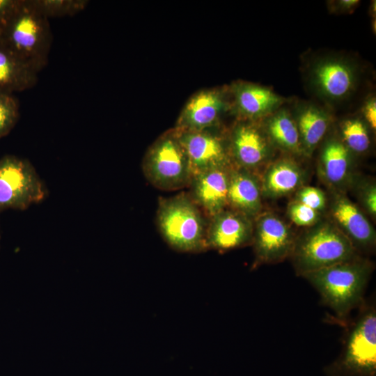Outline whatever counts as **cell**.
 <instances>
[{
    "instance_id": "obj_1",
    "label": "cell",
    "mask_w": 376,
    "mask_h": 376,
    "mask_svg": "<svg viewBox=\"0 0 376 376\" xmlns=\"http://www.w3.org/2000/svg\"><path fill=\"white\" fill-rule=\"evenodd\" d=\"M373 270V263L359 256L301 277L318 292L322 303L332 311L336 322L344 326L351 313L364 302Z\"/></svg>"
},
{
    "instance_id": "obj_2",
    "label": "cell",
    "mask_w": 376,
    "mask_h": 376,
    "mask_svg": "<svg viewBox=\"0 0 376 376\" xmlns=\"http://www.w3.org/2000/svg\"><path fill=\"white\" fill-rule=\"evenodd\" d=\"M339 356L323 370L327 376L376 375V305L364 302L345 324Z\"/></svg>"
},
{
    "instance_id": "obj_3",
    "label": "cell",
    "mask_w": 376,
    "mask_h": 376,
    "mask_svg": "<svg viewBox=\"0 0 376 376\" xmlns=\"http://www.w3.org/2000/svg\"><path fill=\"white\" fill-rule=\"evenodd\" d=\"M359 256L349 239L329 219H322L297 235L289 258L296 274L302 276Z\"/></svg>"
},
{
    "instance_id": "obj_4",
    "label": "cell",
    "mask_w": 376,
    "mask_h": 376,
    "mask_svg": "<svg viewBox=\"0 0 376 376\" xmlns=\"http://www.w3.org/2000/svg\"><path fill=\"white\" fill-rule=\"evenodd\" d=\"M49 19L31 3L22 4L0 31V42L39 72L48 63L52 43Z\"/></svg>"
},
{
    "instance_id": "obj_5",
    "label": "cell",
    "mask_w": 376,
    "mask_h": 376,
    "mask_svg": "<svg viewBox=\"0 0 376 376\" xmlns=\"http://www.w3.org/2000/svg\"><path fill=\"white\" fill-rule=\"evenodd\" d=\"M156 215L159 231L171 248L181 252H198L206 249L207 225L190 196L180 194L161 198Z\"/></svg>"
},
{
    "instance_id": "obj_6",
    "label": "cell",
    "mask_w": 376,
    "mask_h": 376,
    "mask_svg": "<svg viewBox=\"0 0 376 376\" xmlns=\"http://www.w3.org/2000/svg\"><path fill=\"white\" fill-rule=\"evenodd\" d=\"M142 168L148 182L162 190L183 188L189 185L193 176L175 130L165 132L150 147Z\"/></svg>"
},
{
    "instance_id": "obj_7",
    "label": "cell",
    "mask_w": 376,
    "mask_h": 376,
    "mask_svg": "<svg viewBox=\"0 0 376 376\" xmlns=\"http://www.w3.org/2000/svg\"><path fill=\"white\" fill-rule=\"evenodd\" d=\"M46 187L30 162L14 155L0 159V212L25 210L41 202Z\"/></svg>"
},
{
    "instance_id": "obj_8",
    "label": "cell",
    "mask_w": 376,
    "mask_h": 376,
    "mask_svg": "<svg viewBox=\"0 0 376 376\" xmlns=\"http://www.w3.org/2000/svg\"><path fill=\"white\" fill-rule=\"evenodd\" d=\"M254 220L251 242L255 258L253 267L279 263L289 258L297 238L292 229L272 212L260 213Z\"/></svg>"
},
{
    "instance_id": "obj_9",
    "label": "cell",
    "mask_w": 376,
    "mask_h": 376,
    "mask_svg": "<svg viewBox=\"0 0 376 376\" xmlns=\"http://www.w3.org/2000/svg\"><path fill=\"white\" fill-rule=\"evenodd\" d=\"M327 210L329 219L349 239L359 255L374 250L376 233L373 226L364 212L343 192L333 191Z\"/></svg>"
},
{
    "instance_id": "obj_10",
    "label": "cell",
    "mask_w": 376,
    "mask_h": 376,
    "mask_svg": "<svg viewBox=\"0 0 376 376\" xmlns=\"http://www.w3.org/2000/svg\"><path fill=\"white\" fill-rule=\"evenodd\" d=\"M175 130L193 175L209 170L233 166L228 146L221 137L212 133L210 130Z\"/></svg>"
},
{
    "instance_id": "obj_11",
    "label": "cell",
    "mask_w": 376,
    "mask_h": 376,
    "mask_svg": "<svg viewBox=\"0 0 376 376\" xmlns=\"http://www.w3.org/2000/svg\"><path fill=\"white\" fill-rule=\"evenodd\" d=\"M228 146L234 166L253 172L265 165L272 155V145L263 129L242 122L233 128Z\"/></svg>"
},
{
    "instance_id": "obj_12",
    "label": "cell",
    "mask_w": 376,
    "mask_h": 376,
    "mask_svg": "<svg viewBox=\"0 0 376 376\" xmlns=\"http://www.w3.org/2000/svg\"><path fill=\"white\" fill-rule=\"evenodd\" d=\"M357 80L354 65L342 58L327 57L316 61L310 72L315 91L324 98L339 101L354 91Z\"/></svg>"
},
{
    "instance_id": "obj_13",
    "label": "cell",
    "mask_w": 376,
    "mask_h": 376,
    "mask_svg": "<svg viewBox=\"0 0 376 376\" xmlns=\"http://www.w3.org/2000/svg\"><path fill=\"white\" fill-rule=\"evenodd\" d=\"M210 219L205 235L206 249L226 251L251 244L253 222L250 218L226 208Z\"/></svg>"
},
{
    "instance_id": "obj_14",
    "label": "cell",
    "mask_w": 376,
    "mask_h": 376,
    "mask_svg": "<svg viewBox=\"0 0 376 376\" xmlns=\"http://www.w3.org/2000/svg\"><path fill=\"white\" fill-rule=\"evenodd\" d=\"M233 166L206 171L192 176L191 198L209 217L228 208L230 171Z\"/></svg>"
},
{
    "instance_id": "obj_15",
    "label": "cell",
    "mask_w": 376,
    "mask_h": 376,
    "mask_svg": "<svg viewBox=\"0 0 376 376\" xmlns=\"http://www.w3.org/2000/svg\"><path fill=\"white\" fill-rule=\"evenodd\" d=\"M352 152L340 139L331 137L320 152L318 171L324 182L333 191L343 192L352 181Z\"/></svg>"
},
{
    "instance_id": "obj_16",
    "label": "cell",
    "mask_w": 376,
    "mask_h": 376,
    "mask_svg": "<svg viewBox=\"0 0 376 376\" xmlns=\"http://www.w3.org/2000/svg\"><path fill=\"white\" fill-rule=\"evenodd\" d=\"M262 196L260 180L254 172L233 166L228 207L254 220L261 213Z\"/></svg>"
},
{
    "instance_id": "obj_17",
    "label": "cell",
    "mask_w": 376,
    "mask_h": 376,
    "mask_svg": "<svg viewBox=\"0 0 376 376\" xmlns=\"http://www.w3.org/2000/svg\"><path fill=\"white\" fill-rule=\"evenodd\" d=\"M225 108L221 94L216 91H203L194 95L184 108L176 129L203 131L215 126Z\"/></svg>"
},
{
    "instance_id": "obj_18",
    "label": "cell",
    "mask_w": 376,
    "mask_h": 376,
    "mask_svg": "<svg viewBox=\"0 0 376 376\" xmlns=\"http://www.w3.org/2000/svg\"><path fill=\"white\" fill-rule=\"evenodd\" d=\"M260 180L263 196L274 199L295 193L304 186V170L294 160L282 158L269 164Z\"/></svg>"
},
{
    "instance_id": "obj_19",
    "label": "cell",
    "mask_w": 376,
    "mask_h": 376,
    "mask_svg": "<svg viewBox=\"0 0 376 376\" xmlns=\"http://www.w3.org/2000/svg\"><path fill=\"white\" fill-rule=\"evenodd\" d=\"M234 95L238 113L249 120L272 114L283 101L269 88L252 84L236 85Z\"/></svg>"
},
{
    "instance_id": "obj_20",
    "label": "cell",
    "mask_w": 376,
    "mask_h": 376,
    "mask_svg": "<svg viewBox=\"0 0 376 376\" xmlns=\"http://www.w3.org/2000/svg\"><path fill=\"white\" fill-rule=\"evenodd\" d=\"M38 72L0 42V92L12 94L31 88Z\"/></svg>"
},
{
    "instance_id": "obj_21",
    "label": "cell",
    "mask_w": 376,
    "mask_h": 376,
    "mask_svg": "<svg viewBox=\"0 0 376 376\" xmlns=\"http://www.w3.org/2000/svg\"><path fill=\"white\" fill-rule=\"evenodd\" d=\"M294 119L299 133L302 153L311 156L327 132L331 117L313 104H304L298 107Z\"/></svg>"
},
{
    "instance_id": "obj_22",
    "label": "cell",
    "mask_w": 376,
    "mask_h": 376,
    "mask_svg": "<svg viewBox=\"0 0 376 376\" xmlns=\"http://www.w3.org/2000/svg\"><path fill=\"white\" fill-rule=\"evenodd\" d=\"M263 130L272 146L290 153L303 155L297 124L288 111L281 109L270 114Z\"/></svg>"
},
{
    "instance_id": "obj_23",
    "label": "cell",
    "mask_w": 376,
    "mask_h": 376,
    "mask_svg": "<svg viewBox=\"0 0 376 376\" xmlns=\"http://www.w3.org/2000/svg\"><path fill=\"white\" fill-rule=\"evenodd\" d=\"M340 134L341 141L352 153L362 154L370 148L367 125L359 118L344 120L340 125Z\"/></svg>"
},
{
    "instance_id": "obj_24",
    "label": "cell",
    "mask_w": 376,
    "mask_h": 376,
    "mask_svg": "<svg viewBox=\"0 0 376 376\" xmlns=\"http://www.w3.org/2000/svg\"><path fill=\"white\" fill-rule=\"evenodd\" d=\"M33 6L45 17L73 16L85 9L86 0H31Z\"/></svg>"
},
{
    "instance_id": "obj_25",
    "label": "cell",
    "mask_w": 376,
    "mask_h": 376,
    "mask_svg": "<svg viewBox=\"0 0 376 376\" xmlns=\"http://www.w3.org/2000/svg\"><path fill=\"white\" fill-rule=\"evenodd\" d=\"M19 116V104L12 94L0 92V138L6 136Z\"/></svg>"
},
{
    "instance_id": "obj_26",
    "label": "cell",
    "mask_w": 376,
    "mask_h": 376,
    "mask_svg": "<svg viewBox=\"0 0 376 376\" xmlns=\"http://www.w3.org/2000/svg\"><path fill=\"white\" fill-rule=\"evenodd\" d=\"M287 215L298 226L311 227L322 219L323 214L293 198L288 205Z\"/></svg>"
},
{
    "instance_id": "obj_27",
    "label": "cell",
    "mask_w": 376,
    "mask_h": 376,
    "mask_svg": "<svg viewBox=\"0 0 376 376\" xmlns=\"http://www.w3.org/2000/svg\"><path fill=\"white\" fill-rule=\"evenodd\" d=\"M294 199L310 206L322 214L327 210L328 201L325 193L315 187H301L295 192Z\"/></svg>"
},
{
    "instance_id": "obj_28",
    "label": "cell",
    "mask_w": 376,
    "mask_h": 376,
    "mask_svg": "<svg viewBox=\"0 0 376 376\" xmlns=\"http://www.w3.org/2000/svg\"><path fill=\"white\" fill-rule=\"evenodd\" d=\"M359 199L366 212L373 218L376 216V186L375 182L360 185Z\"/></svg>"
},
{
    "instance_id": "obj_29",
    "label": "cell",
    "mask_w": 376,
    "mask_h": 376,
    "mask_svg": "<svg viewBox=\"0 0 376 376\" xmlns=\"http://www.w3.org/2000/svg\"><path fill=\"white\" fill-rule=\"evenodd\" d=\"M23 0H0V31L20 8Z\"/></svg>"
},
{
    "instance_id": "obj_30",
    "label": "cell",
    "mask_w": 376,
    "mask_h": 376,
    "mask_svg": "<svg viewBox=\"0 0 376 376\" xmlns=\"http://www.w3.org/2000/svg\"><path fill=\"white\" fill-rule=\"evenodd\" d=\"M363 115L368 125L372 130L376 128V101L375 98L368 100L363 107Z\"/></svg>"
},
{
    "instance_id": "obj_31",
    "label": "cell",
    "mask_w": 376,
    "mask_h": 376,
    "mask_svg": "<svg viewBox=\"0 0 376 376\" xmlns=\"http://www.w3.org/2000/svg\"><path fill=\"white\" fill-rule=\"evenodd\" d=\"M359 1L356 0H343L338 1L339 8L343 9H351L354 8L357 3Z\"/></svg>"
}]
</instances>
